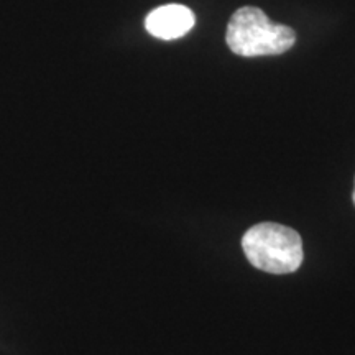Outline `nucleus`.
Instances as JSON below:
<instances>
[{
    "mask_svg": "<svg viewBox=\"0 0 355 355\" xmlns=\"http://www.w3.org/2000/svg\"><path fill=\"white\" fill-rule=\"evenodd\" d=\"M225 42L239 56H273L290 50L296 43V33L290 26L270 20L260 8L242 7L230 17Z\"/></svg>",
    "mask_w": 355,
    "mask_h": 355,
    "instance_id": "nucleus-1",
    "label": "nucleus"
},
{
    "mask_svg": "<svg viewBox=\"0 0 355 355\" xmlns=\"http://www.w3.org/2000/svg\"><path fill=\"white\" fill-rule=\"evenodd\" d=\"M242 247L255 268L272 275L293 273L303 263V241L286 225L261 222L243 235Z\"/></svg>",
    "mask_w": 355,
    "mask_h": 355,
    "instance_id": "nucleus-2",
    "label": "nucleus"
},
{
    "mask_svg": "<svg viewBox=\"0 0 355 355\" xmlns=\"http://www.w3.org/2000/svg\"><path fill=\"white\" fill-rule=\"evenodd\" d=\"M194 26V13L180 3H168L155 8L145 20L146 32L162 40L184 37Z\"/></svg>",
    "mask_w": 355,
    "mask_h": 355,
    "instance_id": "nucleus-3",
    "label": "nucleus"
},
{
    "mask_svg": "<svg viewBox=\"0 0 355 355\" xmlns=\"http://www.w3.org/2000/svg\"><path fill=\"white\" fill-rule=\"evenodd\" d=\"M354 204H355V189H354Z\"/></svg>",
    "mask_w": 355,
    "mask_h": 355,
    "instance_id": "nucleus-4",
    "label": "nucleus"
}]
</instances>
